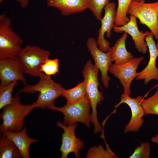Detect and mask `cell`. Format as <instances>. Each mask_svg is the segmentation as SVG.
Here are the masks:
<instances>
[{"mask_svg": "<svg viewBox=\"0 0 158 158\" xmlns=\"http://www.w3.org/2000/svg\"><path fill=\"white\" fill-rule=\"evenodd\" d=\"M151 141L152 142L158 145V134L152 137L151 138Z\"/></svg>", "mask_w": 158, "mask_h": 158, "instance_id": "f546056e", "label": "cell"}, {"mask_svg": "<svg viewBox=\"0 0 158 158\" xmlns=\"http://www.w3.org/2000/svg\"><path fill=\"white\" fill-rule=\"evenodd\" d=\"M127 15L134 16L140 23L146 25L158 40V1L145 3L132 1L128 10Z\"/></svg>", "mask_w": 158, "mask_h": 158, "instance_id": "5b68a950", "label": "cell"}, {"mask_svg": "<svg viewBox=\"0 0 158 158\" xmlns=\"http://www.w3.org/2000/svg\"><path fill=\"white\" fill-rule=\"evenodd\" d=\"M109 0H85L87 8L92 12L96 19L100 21L103 9L109 3Z\"/></svg>", "mask_w": 158, "mask_h": 158, "instance_id": "d4e9b609", "label": "cell"}, {"mask_svg": "<svg viewBox=\"0 0 158 158\" xmlns=\"http://www.w3.org/2000/svg\"><path fill=\"white\" fill-rule=\"evenodd\" d=\"M143 59L142 56L134 58L124 64L115 65L111 63L109 66L108 71L119 79L123 87L121 96H129L131 94L130 85L133 80L138 75L137 69Z\"/></svg>", "mask_w": 158, "mask_h": 158, "instance_id": "52a82bcc", "label": "cell"}, {"mask_svg": "<svg viewBox=\"0 0 158 158\" xmlns=\"http://www.w3.org/2000/svg\"><path fill=\"white\" fill-rule=\"evenodd\" d=\"M127 37L128 33L124 32L108 52L112 62L114 61V64L115 65L124 64L134 58V55L127 50L126 47Z\"/></svg>", "mask_w": 158, "mask_h": 158, "instance_id": "ac0fdd59", "label": "cell"}, {"mask_svg": "<svg viewBox=\"0 0 158 158\" xmlns=\"http://www.w3.org/2000/svg\"><path fill=\"white\" fill-rule=\"evenodd\" d=\"M141 104L145 113L147 114H153L158 115V84L157 90L154 94L146 99H142Z\"/></svg>", "mask_w": 158, "mask_h": 158, "instance_id": "cb8c5ba5", "label": "cell"}, {"mask_svg": "<svg viewBox=\"0 0 158 158\" xmlns=\"http://www.w3.org/2000/svg\"><path fill=\"white\" fill-rule=\"evenodd\" d=\"M57 126L64 130L62 134V144L60 149L61 153V158H67L69 153L73 152L75 157H80V150L84 148L83 141L76 137L75 133V128L78 126L77 123L68 124V126L58 121L56 123Z\"/></svg>", "mask_w": 158, "mask_h": 158, "instance_id": "9c48e42d", "label": "cell"}, {"mask_svg": "<svg viewBox=\"0 0 158 158\" xmlns=\"http://www.w3.org/2000/svg\"><path fill=\"white\" fill-rule=\"evenodd\" d=\"M150 155V145L149 142H143L135 149L129 158H149Z\"/></svg>", "mask_w": 158, "mask_h": 158, "instance_id": "4316f807", "label": "cell"}, {"mask_svg": "<svg viewBox=\"0 0 158 158\" xmlns=\"http://www.w3.org/2000/svg\"><path fill=\"white\" fill-rule=\"evenodd\" d=\"M156 46L158 51V41L157 42V43L156 44Z\"/></svg>", "mask_w": 158, "mask_h": 158, "instance_id": "1f68e13d", "label": "cell"}, {"mask_svg": "<svg viewBox=\"0 0 158 158\" xmlns=\"http://www.w3.org/2000/svg\"><path fill=\"white\" fill-rule=\"evenodd\" d=\"M59 61L57 58L47 59L41 66V71L47 75H54L59 73Z\"/></svg>", "mask_w": 158, "mask_h": 158, "instance_id": "484cf974", "label": "cell"}, {"mask_svg": "<svg viewBox=\"0 0 158 158\" xmlns=\"http://www.w3.org/2000/svg\"><path fill=\"white\" fill-rule=\"evenodd\" d=\"M23 42L11 25L0 23V59L18 56Z\"/></svg>", "mask_w": 158, "mask_h": 158, "instance_id": "ba28073f", "label": "cell"}, {"mask_svg": "<svg viewBox=\"0 0 158 158\" xmlns=\"http://www.w3.org/2000/svg\"><path fill=\"white\" fill-rule=\"evenodd\" d=\"M90 102L87 96L83 99L58 107L55 106L49 109L62 113L64 115L63 123L70 124L77 122L83 123L87 128L90 126Z\"/></svg>", "mask_w": 158, "mask_h": 158, "instance_id": "8992f818", "label": "cell"}, {"mask_svg": "<svg viewBox=\"0 0 158 158\" xmlns=\"http://www.w3.org/2000/svg\"><path fill=\"white\" fill-rule=\"evenodd\" d=\"M99 69L90 60L86 63L82 71L84 78L87 96L91 104L92 112L90 116V122L94 125V132L96 134L102 131V127L100 124L97 115V107L104 99V97L98 90L100 86L98 79Z\"/></svg>", "mask_w": 158, "mask_h": 158, "instance_id": "7a4b0ae2", "label": "cell"}, {"mask_svg": "<svg viewBox=\"0 0 158 158\" xmlns=\"http://www.w3.org/2000/svg\"><path fill=\"white\" fill-rule=\"evenodd\" d=\"M22 157L18 149L9 138L0 134V158H20Z\"/></svg>", "mask_w": 158, "mask_h": 158, "instance_id": "d6986e66", "label": "cell"}, {"mask_svg": "<svg viewBox=\"0 0 158 158\" xmlns=\"http://www.w3.org/2000/svg\"><path fill=\"white\" fill-rule=\"evenodd\" d=\"M132 1H138V2H140V1L145 2V0H133Z\"/></svg>", "mask_w": 158, "mask_h": 158, "instance_id": "4dcf8cb0", "label": "cell"}, {"mask_svg": "<svg viewBox=\"0 0 158 158\" xmlns=\"http://www.w3.org/2000/svg\"><path fill=\"white\" fill-rule=\"evenodd\" d=\"M116 4L109 2L104 7V14L100 21L101 27L98 31V37L97 41L99 48L102 51L107 52L110 47L109 42L104 37V35L108 38L112 35L111 30L115 25L116 16Z\"/></svg>", "mask_w": 158, "mask_h": 158, "instance_id": "30bf717a", "label": "cell"}, {"mask_svg": "<svg viewBox=\"0 0 158 158\" xmlns=\"http://www.w3.org/2000/svg\"><path fill=\"white\" fill-rule=\"evenodd\" d=\"M129 21L126 24L121 26L114 25L113 28L114 31L117 33H122L123 32L129 34L133 40L135 48L138 51L144 54L147 50V46L145 38L149 31L143 32L140 31L137 24L136 18L130 15Z\"/></svg>", "mask_w": 158, "mask_h": 158, "instance_id": "9a60e30c", "label": "cell"}, {"mask_svg": "<svg viewBox=\"0 0 158 158\" xmlns=\"http://www.w3.org/2000/svg\"><path fill=\"white\" fill-rule=\"evenodd\" d=\"M133 0H118V6L116 11L115 25L121 26L127 23L130 18L127 16L128 7Z\"/></svg>", "mask_w": 158, "mask_h": 158, "instance_id": "44dd1931", "label": "cell"}, {"mask_svg": "<svg viewBox=\"0 0 158 158\" xmlns=\"http://www.w3.org/2000/svg\"><path fill=\"white\" fill-rule=\"evenodd\" d=\"M59 83H57L50 76L44 74L40 78L38 82L34 85H27L20 91L32 94L39 92L36 101L32 104L35 108L50 109L54 106L55 100L65 90Z\"/></svg>", "mask_w": 158, "mask_h": 158, "instance_id": "6da1fadb", "label": "cell"}, {"mask_svg": "<svg viewBox=\"0 0 158 158\" xmlns=\"http://www.w3.org/2000/svg\"><path fill=\"white\" fill-rule=\"evenodd\" d=\"M107 149L100 144L98 147L94 146L90 147L87 154L86 158H118L107 145Z\"/></svg>", "mask_w": 158, "mask_h": 158, "instance_id": "603a6c76", "label": "cell"}, {"mask_svg": "<svg viewBox=\"0 0 158 158\" xmlns=\"http://www.w3.org/2000/svg\"><path fill=\"white\" fill-rule=\"evenodd\" d=\"M5 1V0H0V3H1L3 1Z\"/></svg>", "mask_w": 158, "mask_h": 158, "instance_id": "d6a6232c", "label": "cell"}, {"mask_svg": "<svg viewBox=\"0 0 158 158\" xmlns=\"http://www.w3.org/2000/svg\"><path fill=\"white\" fill-rule=\"evenodd\" d=\"M50 55L48 50L28 45L22 48L18 57L25 73L40 78L45 74L41 71V66Z\"/></svg>", "mask_w": 158, "mask_h": 158, "instance_id": "277c9868", "label": "cell"}, {"mask_svg": "<svg viewBox=\"0 0 158 158\" xmlns=\"http://www.w3.org/2000/svg\"><path fill=\"white\" fill-rule=\"evenodd\" d=\"M18 85V81H16L6 84L0 85V109L10 104L13 97L12 93L14 88Z\"/></svg>", "mask_w": 158, "mask_h": 158, "instance_id": "7402d4cb", "label": "cell"}, {"mask_svg": "<svg viewBox=\"0 0 158 158\" xmlns=\"http://www.w3.org/2000/svg\"><path fill=\"white\" fill-rule=\"evenodd\" d=\"M153 33L149 32L145 38L150 52V59L145 68L138 73L136 77L137 80H144L145 85L152 80L158 81V68L156 66V60L158 56V51L154 40Z\"/></svg>", "mask_w": 158, "mask_h": 158, "instance_id": "5bb4252c", "label": "cell"}, {"mask_svg": "<svg viewBox=\"0 0 158 158\" xmlns=\"http://www.w3.org/2000/svg\"><path fill=\"white\" fill-rule=\"evenodd\" d=\"M18 96L13 97L11 102L2 108L0 118L2 122L0 124V131L2 134L6 131H18L22 129L24 120L35 108L31 104H21Z\"/></svg>", "mask_w": 158, "mask_h": 158, "instance_id": "3957f363", "label": "cell"}, {"mask_svg": "<svg viewBox=\"0 0 158 158\" xmlns=\"http://www.w3.org/2000/svg\"><path fill=\"white\" fill-rule=\"evenodd\" d=\"M24 74L18 56L0 59V84H6L19 80L25 84Z\"/></svg>", "mask_w": 158, "mask_h": 158, "instance_id": "8fae6325", "label": "cell"}, {"mask_svg": "<svg viewBox=\"0 0 158 158\" xmlns=\"http://www.w3.org/2000/svg\"><path fill=\"white\" fill-rule=\"evenodd\" d=\"M0 23L11 25V20L8 17L5 13H3L0 15Z\"/></svg>", "mask_w": 158, "mask_h": 158, "instance_id": "83f0119b", "label": "cell"}, {"mask_svg": "<svg viewBox=\"0 0 158 158\" xmlns=\"http://www.w3.org/2000/svg\"><path fill=\"white\" fill-rule=\"evenodd\" d=\"M8 0H5L7 1ZM18 2L20 4L21 7L23 8H25L27 6L29 1L30 0H15Z\"/></svg>", "mask_w": 158, "mask_h": 158, "instance_id": "f1b7e54d", "label": "cell"}, {"mask_svg": "<svg viewBox=\"0 0 158 158\" xmlns=\"http://www.w3.org/2000/svg\"><path fill=\"white\" fill-rule=\"evenodd\" d=\"M46 2L48 6L56 8L65 16L82 12L87 8L85 0H46Z\"/></svg>", "mask_w": 158, "mask_h": 158, "instance_id": "e0dca14e", "label": "cell"}, {"mask_svg": "<svg viewBox=\"0 0 158 158\" xmlns=\"http://www.w3.org/2000/svg\"><path fill=\"white\" fill-rule=\"evenodd\" d=\"M11 139L18 149L22 157L30 158L29 147L31 144L36 142L38 140L29 137L26 133V128L24 127L18 131H6L3 133Z\"/></svg>", "mask_w": 158, "mask_h": 158, "instance_id": "2e32d148", "label": "cell"}, {"mask_svg": "<svg viewBox=\"0 0 158 158\" xmlns=\"http://www.w3.org/2000/svg\"><path fill=\"white\" fill-rule=\"evenodd\" d=\"M86 47L95 62V65L101 74V80L104 86L108 88L110 78L108 75L109 68L112 62L108 52H104L97 47V41L94 38L90 37L87 40Z\"/></svg>", "mask_w": 158, "mask_h": 158, "instance_id": "4fadbf2b", "label": "cell"}, {"mask_svg": "<svg viewBox=\"0 0 158 158\" xmlns=\"http://www.w3.org/2000/svg\"><path fill=\"white\" fill-rule=\"evenodd\" d=\"M120 102L114 107L117 108L121 104H126L130 107L131 112L130 119L125 127L124 132L127 133L129 132H138L144 122L143 116L145 115V111L141 104V102L144 98L141 95L137 96L135 98H132L129 96L124 97L121 96Z\"/></svg>", "mask_w": 158, "mask_h": 158, "instance_id": "7c38bea8", "label": "cell"}, {"mask_svg": "<svg viewBox=\"0 0 158 158\" xmlns=\"http://www.w3.org/2000/svg\"><path fill=\"white\" fill-rule=\"evenodd\" d=\"M68 104L80 101L87 96L86 88L84 81L78 83L75 87L65 90L62 95Z\"/></svg>", "mask_w": 158, "mask_h": 158, "instance_id": "ffe728a7", "label": "cell"}]
</instances>
